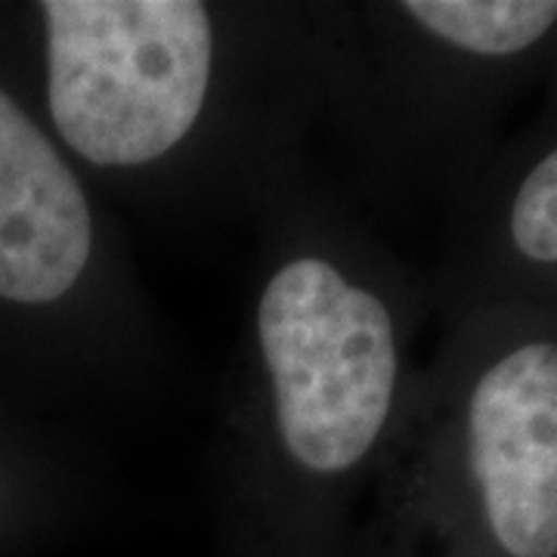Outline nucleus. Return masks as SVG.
I'll return each mask as SVG.
<instances>
[{"instance_id":"nucleus-1","label":"nucleus","mask_w":557,"mask_h":557,"mask_svg":"<svg viewBox=\"0 0 557 557\" xmlns=\"http://www.w3.org/2000/svg\"><path fill=\"white\" fill-rule=\"evenodd\" d=\"M251 226L208 453L220 536L230 557H350L424 359L428 278L313 171Z\"/></svg>"},{"instance_id":"nucleus-2","label":"nucleus","mask_w":557,"mask_h":557,"mask_svg":"<svg viewBox=\"0 0 557 557\" xmlns=\"http://www.w3.org/2000/svg\"><path fill=\"white\" fill-rule=\"evenodd\" d=\"M0 75L109 205L251 223L310 171V0H0Z\"/></svg>"},{"instance_id":"nucleus-3","label":"nucleus","mask_w":557,"mask_h":557,"mask_svg":"<svg viewBox=\"0 0 557 557\" xmlns=\"http://www.w3.org/2000/svg\"><path fill=\"white\" fill-rule=\"evenodd\" d=\"M317 137L359 208L456 211L557 62V0H310Z\"/></svg>"},{"instance_id":"nucleus-4","label":"nucleus","mask_w":557,"mask_h":557,"mask_svg":"<svg viewBox=\"0 0 557 557\" xmlns=\"http://www.w3.org/2000/svg\"><path fill=\"white\" fill-rule=\"evenodd\" d=\"M350 557H557V313L440 322Z\"/></svg>"},{"instance_id":"nucleus-5","label":"nucleus","mask_w":557,"mask_h":557,"mask_svg":"<svg viewBox=\"0 0 557 557\" xmlns=\"http://www.w3.org/2000/svg\"><path fill=\"white\" fill-rule=\"evenodd\" d=\"M168 335L109 201L0 75V387L65 421L149 394Z\"/></svg>"},{"instance_id":"nucleus-6","label":"nucleus","mask_w":557,"mask_h":557,"mask_svg":"<svg viewBox=\"0 0 557 557\" xmlns=\"http://www.w3.org/2000/svg\"><path fill=\"white\" fill-rule=\"evenodd\" d=\"M424 278L437 322L480 307L557 313V62L446 218L437 263Z\"/></svg>"},{"instance_id":"nucleus-7","label":"nucleus","mask_w":557,"mask_h":557,"mask_svg":"<svg viewBox=\"0 0 557 557\" xmlns=\"http://www.w3.org/2000/svg\"><path fill=\"white\" fill-rule=\"evenodd\" d=\"M87 471L65 421L0 387V557L57 533L81 505Z\"/></svg>"}]
</instances>
